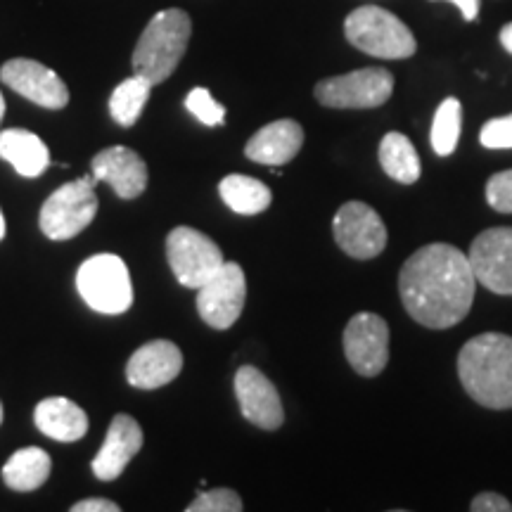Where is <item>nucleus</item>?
Returning <instances> with one entry per match:
<instances>
[{"label":"nucleus","mask_w":512,"mask_h":512,"mask_svg":"<svg viewBox=\"0 0 512 512\" xmlns=\"http://www.w3.org/2000/svg\"><path fill=\"white\" fill-rule=\"evenodd\" d=\"M185 107L204 126H221L226 121V107L221 102H216L207 88H192L188 98H185Z\"/></svg>","instance_id":"obj_26"},{"label":"nucleus","mask_w":512,"mask_h":512,"mask_svg":"<svg viewBox=\"0 0 512 512\" xmlns=\"http://www.w3.org/2000/svg\"><path fill=\"white\" fill-rule=\"evenodd\" d=\"M121 508L114 501H107V498H86V501H79L72 505V512H119Z\"/></svg>","instance_id":"obj_31"},{"label":"nucleus","mask_w":512,"mask_h":512,"mask_svg":"<svg viewBox=\"0 0 512 512\" xmlns=\"http://www.w3.org/2000/svg\"><path fill=\"white\" fill-rule=\"evenodd\" d=\"M53 460L43 448L29 446L12 453L3 465V482L15 491H36L50 477Z\"/></svg>","instance_id":"obj_21"},{"label":"nucleus","mask_w":512,"mask_h":512,"mask_svg":"<svg viewBox=\"0 0 512 512\" xmlns=\"http://www.w3.org/2000/svg\"><path fill=\"white\" fill-rule=\"evenodd\" d=\"M458 377L479 406L512 408V337L484 332L472 337L458 354Z\"/></svg>","instance_id":"obj_2"},{"label":"nucleus","mask_w":512,"mask_h":512,"mask_svg":"<svg viewBox=\"0 0 512 512\" xmlns=\"http://www.w3.org/2000/svg\"><path fill=\"white\" fill-rule=\"evenodd\" d=\"M3 117H5V98L3 93H0V121H3Z\"/></svg>","instance_id":"obj_35"},{"label":"nucleus","mask_w":512,"mask_h":512,"mask_svg":"<svg viewBox=\"0 0 512 512\" xmlns=\"http://www.w3.org/2000/svg\"><path fill=\"white\" fill-rule=\"evenodd\" d=\"M166 256L176 280L190 290H200L226 264L221 247L200 230L178 226L166 238Z\"/></svg>","instance_id":"obj_8"},{"label":"nucleus","mask_w":512,"mask_h":512,"mask_svg":"<svg viewBox=\"0 0 512 512\" xmlns=\"http://www.w3.org/2000/svg\"><path fill=\"white\" fill-rule=\"evenodd\" d=\"M475 290L470 256L446 242L420 247L399 273V294L408 316L430 330L458 325L472 309Z\"/></svg>","instance_id":"obj_1"},{"label":"nucleus","mask_w":512,"mask_h":512,"mask_svg":"<svg viewBox=\"0 0 512 512\" xmlns=\"http://www.w3.org/2000/svg\"><path fill=\"white\" fill-rule=\"evenodd\" d=\"M344 354L361 377L380 375L389 363V325L377 313L361 311L344 328Z\"/></svg>","instance_id":"obj_11"},{"label":"nucleus","mask_w":512,"mask_h":512,"mask_svg":"<svg viewBox=\"0 0 512 512\" xmlns=\"http://www.w3.org/2000/svg\"><path fill=\"white\" fill-rule=\"evenodd\" d=\"M316 100L332 110H375L392 98L394 76L382 67L332 76L316 83Z\"/></svg>","instance_id":"obj_7"},{"label":"nucleus","mask_w":512,"mask_h":512,"mask_svg":"<svg viewBox=\"0 0 512 512\" xmlns=\"http://www.w3.org/2000/svg\"><path fill=\"white\" fill-rule=\"evenodd\" d=\"M221 200L228 204L235 214L240 216H256L271 207V188L264 181L252 176L230 174L219 183Z\"/></svg>","instance_id":"obj_22"},{"label":"nucleus","mask_w":512,"mask_h":512,"mask_svg":"<svg viewBox=\"0 0 512 512\" xmlns=\"http://www.w3.org/2000/svg\"><path fill=\"white\" fill-rule=\"evenodd\" d=\"M498 38H501V46L512 55V22L505 24V27L501 29V36Z\"/></svg>","instance_id":"obj_33"},{"label":"nucleus","mask_w":512,"mask_h":512,"mask_svg":"<svg viewBox=\"0 0 512 512\" xmlns=\"http://www.w3.org/2000/svg\"><path fill=\"white\" fill-rule=\"evenodd\" d=\"M247 302V278L240 264L226 261L197 290V313L209 328L228 330L240 318Z\"/></svg>","instance_id":"obj_9"},{"label":"nucleus","mask_w":512,"mask_h":512,"mask_svg":"<svg viewBox=\"0 0 512 512\" xmlns=\"http://www.w3.org/2000/svg\"><path fill=\"white\" fill-rule=\"evenodd\" d=\"M192 36V19L185 10L169 8L147 22L133 50V74L159 86L176 72Z\"/></svg>","instance_id":"obj_3"},{"label":"nucleus","mask_w":512,"mask_h":512,"mask_svg":"<svg viewBox=\"0 0 512 512\" xmlns=\"http://www.w3.org/2000/svg\"><path fill=\"white\" fill-rule=\"evenodd\" d=\"M76 290L93 311L119 316L133 306V283L124 259L117 254H95L79 266Z\"/></svg>","instance_id":"obj_5"},{"label":"nucleus","mask_w":512,"mask_h":512,"mask_svg":"<svg viewBox=\"0 0 512 512\" xmlns=\"http://www.w3.org/2000/svg\"><path fill=\"white\" fill-rule=\"evenodd\" d=\"M140 448H143V430H140L138 420L126 413L114 415L98 456L91 463L95 477L102 482L117 479L126 470V465L138 456Z\"/></svg>","instance_id":"obj_17"},{"label":"nucleus","mask_w":512,"mask_h":512,"mask_svg":"<svg viewBox=\"0 0 512 512\" xmlns=\"http://www.w3.org/2000/svg\"><path fill=\"white\" fill-rule=\"evenodd\" d=\"M344 36L361 53L380 57V60H406L418 50L411 29L392 12L377 5H363L349 12L344 22Z\"/></svg>","instance_id":"obj_4"},{"label":"nucleus","mask_w":512,"mask_h":512,"mask_svg":"<svg viewBox=\"0 0 512 512\" xmlns=\"http://www.w3.org/2000/svg\"><path fill=\"white\" fill-rule=\"evenodd\" d=\"M95 176H83L79 181L64 183L48 197L41 207V230L50 240H72L81 230L91 226L98 214L95 197Z\"/></svg>","instance_id":"obj_6"},{"label":"nucleus","mask_w":512,"mask_h":512,"mask_svg":"<svg viewBox=\"0 0 512 512\" xmlns=\"http://www.w3.org/2000/svg\"><path fill=\"white\" fill-rule=\"evenodd\" d=\"M183 370V354L169 339H155L140 347L126 363V380L136 389H159L174 382Z\"/></svg>","instance_id":"obj_15"},{"label":"nucleus","mask_w":512,"mask_h":512,"mask_svg":"<svg viewBox=\"0 0 512 512\" xmlns=\"http://www.w3.org/2000/svg\"><path fill=\"white\" fill-rule=\"evenodd\" d=\"M235 396H238L242 418L261 427V430H278L285 422L283 401L278 389L268 377L254 366H242L235 375Z\"/></svg>","instance_id":"obj_14"},{"label":"nucleus","mask_w":512,"mask_h":512,"mask_svg":"<svg viewBox=\"0 0 512 512\" xmlns=\"http://www.w3.org/2000/svg\"><path fill=\"white\" fill-rule=\"evenodd\" d=\"M486 202L501 214H512V169L494 174L486 183Z\"/></svg>","instance_id":"obj_28"},{"label":"nucleus","mask_w":512,"mask_h":512,"mask_svg":"<svg viewBox=\"0 0 512 512\" xmlns=\"http://www.w3.org/2000/svg\"><path fill=\"white\" fill-rule=\"evenodd\" d=\"M460 126H463V105L458 98H446L434 114L432 124V150L439 157H451L456 152Z\"/></svg>","instance_id":"obj_25"},{"label":"nucleus","mask_w":512,"mask_h":512,"mask_svg":"<svg viewBox=\"0 0 512 512\" xmlns=\"http://www.w3.org/2000/svg\"><path fill=\"white\" fill-rule=\"evenodd\" d=\"M0 81L12 91L46 110H62L69 102V88L46 64L15 57L0 67Z\"/></svg>","instance_id":"obj_13"},{"label":"nucleus","mask_w":512,"mask_h":512,"mask_svg":"<svg viewBox=\"0 0 512 512\" xmlns=\"http://www.w3.org/2000/svg\"><path fill=\"white\" fill-rule=\"evenodd\" d=\"M448 3L456 5L465 22H475L479 17V0H448Z\"/></svg>","instance_id":"obj_32"},{"label":"nucleus","mask_w":512,"mask_h":512,"mask_svg":"<svg viewBox=\"0 0 512 512\" xmlns=\"http://www.w3.org/2000/svg\"><path fill=\"white\" fill-rule=\"evenodd\" d=\"M337 247L351 259H375L387 247V228L380 214L366 202H347L332 221Z\"/></svg>","instance_id":"obj_10"},{"label":"nucleus","mask_w":512,"mask_h":512,"mask_svg":"<svg viewBox=\"0 0 512 512\" xmlns=\"http://www.w3.org/2000/svg\"><path fill=\"white\" fill-rule=\"evenodd\" d=\"M470 264L477 283L503 297H512V228H489L470 245Z\"/></svg>","instance_id":"obj_12"},{"label":"nucleus","mask_w":512,"mask_h":512,"mask_svg":"<svg viewBox=\"0 0 512 512\" xmlns=\"http://www.w3.org/2000/svg\"><path fill=\"white\" fill-rule=\"evenodd\" d=\"M304 145V128L294 119H278L249 138L247 159L266 166H283L299 155Z\"/></svg>","instance_id":"obj_18"},{"label":"nucleus","mask_w":512,"mask_h":512,"mask_svg":"<svg viewBox=\"0 0 512 512\" xmlns=\"http://www.w3.org/2000/svg\"><path fill=\"white\" fill-rule=\"evenodd\" d=\"M91 171L98 181L110 185L121 200H136L147 188V166L131 147L114 145L98 152L91 162Z\"/></svg>","instance_id":"obj_16"},{"label":"nucleus","mask_w":512,"mask_h":512,"mask_svg":"<svg viewBox=\"0 0 512 512\" xmlns=\"http://www.w3.org/2000/svg\"><path fill=\"white\" fill-rule=\"evenodd\" d=\"M242 498L233 489H209L188 505V512H240Z\"/></svg>","instance_id":"obj_27"},{"label":"nucleus","mask_w":512,"mask_h":512,"mask_svg":"<svg viewBox=\"0 0 512 512\" xmlns=\"http://www.w3.org/2000/svg\"><path fill=\"white\" fill-rule=\"evenodd\" d=\"M0 422H3V403H0Z\"/></svg>","instance_id":"obj_36"},{"label":"nucleus","mask_w":512,"mask_h":512,"mask_svg":"<svg viewBox=\"0 0 512 512\" xmlns=\"http://www.w3.org/2000/svg\"><path fill=\"white\" fill-rule=\"evenodd\" d=\"M36 427L46 437L62 441V444H72L86 437L88 432V415L83 413L81 406L74 401L53 396V399H43L34 411Z\"/></svg>","instance_id":"obj_19"},{"label":"nucleus","mask_w":512,"mask_h":512,"mask_svg":"<svg viewBox=\"0 0 512 512\" xmlns=\"http://www.w3.org/2000/svg\"><path fill=\"white\" fill-rule=\"evenodd\" d=\"M380 164H382L384 174L403 185L415 183L422 174L418 152H415L411 140H408L399 131L387 133V136L382 138Z\"/></svg>","instance_id":"obj_23"},{"label":"nucleus","mask_w":512,"mask_h":512,"mask_svg":"<svg viewBox=\"0 0 512 512\" xmlns=\"http://www.w3.org/2000/svg\"><path fill=\"white\" fill-rule=\"evenodd\" d=\"M5 238V219H3V211H0V240Z\"/></svg>","instance_id":"obj_34"},{"label":"nucleus","mask_w":512,"mask_h":512,"mask_svg":"<svg viewBox=\"0 0 512 512\" xmlns=\"http://www.w3.org/2000/svg\"><path fill=\"white\" fill-rule=\"evenodd\" d=\"M152 83L143 79V76L133 74L131 79L121 81L117 88H114L110 98V114L112 119L117 121L119 126L131 128L136 124L140 114H143L147 100H150Z\"/></svg>","instance_id":"obj_24"},{"label":"nucleus","mask_w":512,"mask_h":512,"mask_svg":"<svg viewBox=\"0 0 512 512\" xmlns=\"http://www.w3.org/2000/svg\"><path fill=\"white\" fill-rule=\"evenodd\" d=\"M479 143L489 150H510L512 147V114L486 121L479 131Z\"/></svg>","instance_id":"obj_29"},{"label":"nucleus","mask_w":512,"mask_h":512,"mask_svg":"<svg viewBox=\"0 0 512 512\" xmlns=\"http://www.w3.org/2000/svg\"><path fill=\"white\" fill-rule=\"evenodd\" d=\"M0 157L24 178H38L50 166V152L36 133L24 128L0 131Z\"/></svg>","instance_id":"obj_20"},{"label":"nucleus","mask_w":512,"mask_h":512,"mask_svg":"<svg viewBox=\"0 0 512 512\" xmlns=\"http://www.w3.org/2000/svg\"><path fill=\"white\" fill-rule=\"evenodd\" d=\"M472 512H512V503L501 494H494V491H484L472 498L470 503Z\"/></svg>","instance_id":"obj_30"}]
</instances>
